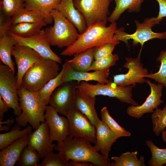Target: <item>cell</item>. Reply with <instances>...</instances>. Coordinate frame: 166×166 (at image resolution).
Returning <instances> with one entry per match:
<instances>
[{"label":"cell","mask_w":166,"mask_h":166,"mask_svg":"<svg viewBox=\"0 0 166 166\" xmlns=\"http://www.w3.org/2000/svg\"><path fill=\"white\" fill-rule=\"evenodd\" d=\"M88 140L68 136L57 143L54 149L61 153L68 161L89 162L94 166H110V160L100 154Z\"/></svg>","instance_id":"6da1fadb"},{"label":"cell","mask_w":166,"mask_h":166,"mask_svg":"<svg viewBox=\"0 0 166 166\" xmlns=\"http://www.w3.org/2000/svg\"><path fill=\"white\" fill-rule=\"evenodd\" d=\"M117 29L116 22L111 23L108 26L103 24L91 26L88 27L83 33L79 34L76 41L63 50L60 54L62 56H71L107 42H111L117 45L120 41L116 40L114 38Z\"/></svg>","instance_id":"7a4b0ae2"},{"label":"cell","mask_w":166,"mask_h":166,"mask_svg":"<svg viewBox=\"0 0 166 166\" xmlns=\"http://www.w3.org/2000/svg\"><path fill=\"white\" fill-rule=\"evenodd\" d=\"M19 105L22 110L15 121L21 127L28 123L36 129L42 122H45V112L46 105L40 96L38 91H30L21 86L18 90Z\"/></svg>","instance_id":"3957f363"},{"label":"cell","mask_w":166,"mask_h":166,"mask_svg":"<svg viewBox=\"0 0 166 166\" xmlns=\"http://www.w3.org/2000/svg\"><path fill=\"white\" fill-rule=\"evenodd\" d=\"M57 62L42 58L35 63L23 76L21 86L28 91H38L59 74Z\"/></svg>","instance_id":"277c9868"},{"label":"cell","mask_w":166,"mask_h":166,"mask_svg":"<svg viewBox=\"0 0 166 166\" xmlns=\"http://www.w3.org/2000/svg\"><path fill=\"white\" fill-rule=\"evenodd\" d=\"M51 14L54 24L44 30L50 45L61 48L72 45L79 34L76 27L57 10H53Z\"/></svg>","instance_id":"5b68a950"},{"label":"cell","mask_w":166,"mask_h":166,"mask_svg":"<svg viewBox=\"0 0 166 166\" xmlns=\"http://www.w3.org/2000/svg\"><path fill=\"white\" fill-rule=\"evenodd\" d=\"M135 85L121 86L115 84L112 80L107 84L97 83L92 84L85 81L78 83L77 89L83 93L93 96L98 95L115 98L119 101L137 106L139 105L132 97V90Z\"/></svg>","instance_id":"8992f818"},{"label":"cell","mask_w":166,"mask_h":166,"mask_svg":"<svg viewBox=\"0 0 166 166\" xmlns=\"http://www.w3.org/2000/svg\"><path fill=\"white\" fill-rule=\"evenodd\" d=\"M134 22L136 26V31L132 34H128L124 31V28H117L114 38L118 41L124 42L128 45V41L132 40V45H141L140 51L146 42L153 39H166V31L163 32H155L152 30V28L155 25L158 24L156 17L147 18L142 22L135 20Z\"/></svg>","instance_id":"52a82bcc"},{"label":"cell","mask_w":166,"mask_h":166,"mask_svg":"<svg viewBox=\"0 0 166 166\" xmlns=\"http://www.w3.org/2000/svg\"><path fill=\"white\" fill-rule=\"evenodd\" d=\"M112 0H73L76 9L82 14L87 28L95 24L106 25Z\"/></svg>","instance_id":"ba28073f"},{"label":"cell","mask_w":166,"mask_h":166,"mask_svg":"<svg viewBox=\"0 0 166 166\" xmlns=\"http://www.w3.org/2000/svg\"><path fill=\"white\" fill-rule=\"evenodd\" d=\"M7 65L0 63V97L14 110V115L22 113L19 101L16 76Z\"/></svg>","instance_id":"9c48e42d"},{"label":"cell","mask_w":166,"mask_h":166,"mask_svg":"<svg viewBox=\"0 0 166 166\" xmlns=\"http://www.w3.org/2000/svg\"><path fill=\"white\" fill-rule=\"evenodd\" d=\"M77 82L72 81L63 82L51 96L49 104L58 113L67 117L76 109L75 94Z\"/></svg>","instance_id":"30bf717a"},{"label":"cell","mask_w":166,"mask_h":166,"mask_svg":"<svg viewBox=\"0 0 166 166\" xmlns=\"http://www.w3.org/2000/svg\"><path fill=\"white\" fill-rule=\"evenodd\" d=\"M141 51L136 58H125L126 62L123 67L128 69L125 74H117L113 76V82L116 85L125 86L131 85H136V83H146V75L148 73V70L143 67L141 61Z\"/></svg>","instance_id":"8fae6325"},{"label":"cell","mask_w":166,"mask_h":166,"mask_svg":"<svg viewBox=\"0 0 166 166\" xmlns=\"http://www.w3.org/2000/svg\"><path fill=\"white\" fill-rule=\"evenodd\" d=\"M68 124L69 135L84 138L91 143L96 141V127L85 115L76 109L66 117Z\"/></svg>","instance_id":"7c38bea8"},{"label":"cell","mask_w":166,"mask_h":166,"mask_svg":"<svg viewBox=\"0 0 166 166\" xmlns=\"http://www.w3.org/2000/svg\"><path fill=\"white\" fill-rule=\"evenodd\" d=\"M146 83L149 86L150 93L145 101L141 105H131L127 109V113L130 117L139 118L147 113H152L157 108L163 101L161 98L164 86L161 84L157 85L152 83L148 79H146Z\"/></svg>","instance_id":"4fadbf2b"},{"label":"cell","mask_w":166,"mask_h":166,"mask_svg":"<svg viewBox=\"0 0 166 166\" xmlns=\"http://www.w3.org/2000/svg\"><path fill=\"white\" fill-rule=\"evenodd\" d=\"M9 32L11 36L17 41L18 44L31 48L43 58L53 60L58 63H61V59L51 49L44 30H41L36 34L28 38L20 37Z\"/></svg>","instance_id":"5bb4252c"},{"label":"cell","mask_w":166,"mask_h":166,"mask_svg":"<svg viewBox=\"0 0 166 166\" xmlns=\"http://www.w3.org/2000/svg\"><path fill=\"white\" fill-rule=\"evenodd\" d=\"M12 55L14 58L17 66L16 77L18 89L21 86L22 79L25 73L35 63L43 57L31 48L18 44L14 46Z\"/></svg>","instance_id":"9a60e30c"},{"label":"cell","mask_w":166,"mask_h":166,"mask_svg":"<svg viewBox=\"0 0 166 166\" xmlns=\"http://www.w3.org/2000/svg\"><path fill=\"white\" fill-rule=\"evenodd\" d=\"M50 105H47L45 114V122L49 128L51 140L59 143L69 135L68 124L67 117L60 116Z\"/></svg>","instance_id":"2e32d148"},{"label":"cell","mask_w":166,"mask_h":166,"mask_svg":"<svg viewBox=\"0 0 166 166\" xmlns=\"http://www.w3.org/2000/svg\"><path fill=\"white\" fill-rule=\"evenodd\" d=\"M56 144L51 140L49 127L45 122H42L38 128L30 134L27 146L36 150L43 159L45 156L52 152Z\"/></svg>","instance_id":"e0dca14e"},{"label":"cell","mask_w":166,"mask_h":166,"mask_svg":"<svg viewBox=\"0 0 166 166\" xmlns=\"http://www.w3.org/2000/svg\"><path fill=\"white\" fill-rule=\"evenodd\" d=\"M64 72L62 77V82L75 81L77 83L81 81H96L98 83L105 84L109 82V69L88 72H81L74 71L71 67L66 60L62 65Z\"/></svg>","instance_id":"ac0fdd59"},{"label":"cell","mask_w":166,"mask_h":166,"mask_svg":"<svg viewBox=\"0 0 166 166\" xmlns=\"http://www.w3.org/2000/svg\"><path fill=\"white\" fill-rule=\"evenodd\" d=\"M95 127L96 141L94 147L97 151L108 157L112 146L119 137L102 120Z\"/></svg>","instance_id":"d6986e66"},{"label":"cell","mask_w":166,"mask_h":166,"mask_svg":"<svg viewBox=\"0 0 166 166\" xmlns=\"http://www.w3.org/2000/svg\"><path fill=\"white\" fill-rule=\"evenodd\" d=\"M96 96L85 93L77 89L75 94L76 109L86 116L95 127L100 121L95 108Z\"/></svg>","instance_id":"ffe728a7"},{"label":"cell","mask_w":166,"mask_h":166,"mask_svg":"<svg viewBox=\"0 0 166 166\" xmlns=\"http://www.w3.org/2000/svg\"><path fill=\"white\" fill-rule=\"evenodd\" d=\"M55 9L74 25L80 34L82 33L87 29L85 18L75 7L73 0H61Z\"/></svg>","instance_id":"44dd1931"},{"label":"cell","mask_w":166,"mask_h":166,"mask_svg":"<svg viewBox=\"0 0 166 166\" xmlns=\"http://www.w3.org/2000/svg\"><path fill=\"white\" fill-rule=\"evenodd\" d=\"M30 134L19 139L0 152V166H14L27 146Z\"/></svg>","instance_id":"7402d4cb"},{"label":"cell","mask_w":166,"mask_h":166,"mask_svg":"<svg viewBox=\"0 0 166 166\" xmlns=\"http://www.w3.org/2000/svg\"><path fill=\"white\" fill-rule=\"evenodd\" d=\"M61 0H24V7L40 14L47 24L52 23L53 18L51 11L55 9Z\"/></svg>","instance_id":"603a6c76"},{"label":"cell","mask_w":166,"mask_h":166,"mask_svg":"<svg viewBox=\"0 0 166 166\" xmlns=\"http://www.w3.org/2000/svg\"><path fill=\"white\" fill-rule=\"evenodd\" d=\"M17 41L9 32L0 38V58L1 61L8 66L15 73L14 63L11 56L14 46L18 44Z\"/></svg>","instance_id":"cb8c5ba5"},{"label":"cell","mask_w":166,"mask_h":166,"mask_svg":"<svg viewBox=\"0 0 166 166\" xmlns=\"http://www.w3.org/2000/svg\"><path fill=\"white\" fill-rule=\"evenodd\" d=\"M115 7L108 18L111 23L116 22L126 10L130 13H138L141 10V4L144 0H113Z\"/></svg>","instance_id":"d4e9b609"},{"label":"cell","mask_w":166,"mask_h":166,"mask_svg":"<svg viewBox=\"0 0 166 166\" xmlns=\"http://www.w3.org/2000/svg\"><path fill=\"white\" fill-rule=\"evenodd\" d=\"M94 59V48H93L75 54L74 57L72 59L68 60V61L74 71L84 72L89 71Z\"/></svg>","instance_id":"484cf974"},{"label":"cell","mask_w":166,"mask_h":166,"mask_svg":"<svg viewBox=\"0 0 166 166\" xmlns=\"http://www.w3.org/2000/svg\"><path fill=\"white\" fill-rule=\"evenodd\" d=\"M12 24L21 22L33 23L42 26L47 24L43 16L39 13L23 7L17 10L12 16Z\"/></svg>","instance_id":"4316f807"},{"label":"cell","mask_w":166,"mask_h":166,"mask_svg":"<svg viewBox=\"0 0 166 166\" xmlns=\"http://www.w3.org/2000/svg\"><path fill=\"white\" fill-rule=\"evenodd\" d=\"M21 127L17 123L14 125L10 132L0 134V149L2 150L21 138L27 136L32 132V127L27 126L21 130Z\"/></svg>","instance_id":"83f0119b"},{"label":"cell","mask_w":166,"mask_h":166,"mask_svg":"<svg viewBox=\"0 0 166 166\" xmlns=\"http://www.w3.org/2000/svg\"><path fill=\"white\" fill-rule=\"evenodd\" d=\"M137 151L127 152L121 154L119 156H112L110 166H145V160L143 156L138 159Z\"/></svg>","instance_id":"f1b7e54d"},{"label":"cell","mask_w":166,"mask_h":166,"mask_svg":"<svg viewBox=\"0 0 166 166\" xmlns=\"http://www.w3.org/2000/svg\"><path fill=\"white\" fill-rule=\"evenodd\" d=\"M42 26L33 23L21 22L12 24L9 32L20 37L28 38L38 33Z\"/></svg>","instance_id":"f546056e"},{"label":"cell","mask_w":166,"mask_h":166,"mask_svg":"<svg viewBox=\"0 0 166 166\" xmlns=\"http://www.w3.org/2000/svg\"><path fill=\"white\" fill-rule=\"evenodd\" d=\"M102 120L107 125L110 130L120 138L130 136V132L121 126L110 115L107 108L105 106L101 110Z\"/></svg>","instance_id":"4dcf8cb0"},{"label":"cell","mask_w":166,"mask_h":166,"mask_svg":"<svg viewBox=\"0 0 166 166\" xmlns=\"http://www.w3.org/2000/svg\"><path fill=\"white\" fill-rule=\"evenodd\" d=\"M64 70V68L62 67L61 72L56 77L50 80L38 91L40 96L46 105L49 104L50 97L53 92L57 87L63 83L62 77Z\"/></svg>","instance_id":"1f68e13d"},{"label":"cell","mask_w":166,"mask_h":166,"mask_svg":"<svg viewBox=\"0 0 166 166\" xmlns=\"http://www.w3.org/2000/svg\"><path fill=\"white\" fill-rule=\"evenodd\" d=\"M146 144L150 149L152 154L148 162V165L161 166L166 165V148H159L151 140H147Z\"/></svg>","instance_id":"d6a6232c"},{"label":"cell","mask_w":166,"mask_h":166,"mask_svg":"<svg viewBox=\"0 0 166 166\" xmlns=\"http://www.w3.org/2000/svg\"><path fill=\"white\" fill-rule=\"evenodd\" d=\"M151 117L153 131L156 136H159L166 128V104L162 109L158 108L155 109Z\"/></svg>","instance_id":"836d02e7"},{"label":"cell","mask_w":166,"mask_h":166,"mask_svg":"<svg viewBox=\"0 0 166 166\" xmlns=\"http://www.w3.org/2000/svg\"><path fill=\"white\" fill-rule=\"evenodd\" d=\"M40 159L38 152L26 146L23 149L16 164L18 166H36L39 163Z\"/></svg>","instance_id":"e575fe53"},{"label":"cell","mask_w":166,"mask_h":166,"mask_svg":"<svg viewBox=\"0 0 166 166\" xmlns=\"http://www.w3.org/2000/svg\"><path fill=\"white\" fill-rule=\"evenodd\" d=\"M156 60L161 63L159 70L154 73H148L145 77L154 80L166 89V49L160 52Z\"/></svg>","instance_id":"d590c367"},{"label":"cell","mask_w":166,"mask_h":166,"mask_svg":"<svg viewBox=\"0 0 166 166\" xmlns=\"http://www.w3.org/2000/svg\"><path fill=\"white\" fill-rule=\"evenodd\" d=\"M36 166H70L67 160L60 153L50 152L43 159L42 163Z\"/></svg>","instance_id":"8d00e7d4"},{"label":"cell","mask_w":166,"mask_h":166,"mask_svg":"<svg viewBox=\"0 0 166 166\" xmlns=\"http://www.w3.org/2000/svg\"><path fill=\"white\" fill-rule=\"evenodd\" d=\"M23 7L24 0H0V12L10 17Z\"/></svg>","instance_id":"74e56055"},{"label":"cell","mask_w":166,"mask_h":166,"mask_svg":"<svg viewBox=\"0 0 166 166\" xmlns=\"http://www.w3.org/2000/svg\"><path fill=\"white\" fill-rule=\"evenodd\" d=\"M118 59L119 57L117 55L112 54L108 57L95 60L89 71L110 69V67L116 64Z\"/></svg>","instance_id":"f35d334b"},{"label":"cell","mask_w":166,"mask_h":166,"mask_svg":"<svg viewBox=\"0 0 166 166\" xmlns=\"http://www.w3.org/2000/svg\"><path fill=\"white\" fill-rule=\"evenodd\" d=\"M117 44L109 42L101 45L94 47L95 60L106 57L113 54V52Z\"/></svg>","instance_id":"ab89813d"},{"label":"cell","mask_w":166,"mask_h":166,"mask_svg":"<svg viewBox=\"0 0 166 166\" xmlns=\"http://www.w3.org/2000/svg\"><path fill=\"white\" fill-rule=\"evenodd\" d=\"M0 38L8 34L12 24V17L0 12Z\"/></svg>","instance_id":"60d3db41"},{"label":"cell","mask_w":166,"mask_h":166,"mask_svg":"<svg viewBox=\"0 0 166 166\" xmlns=\"http://www.w3.org/2000/svg\"><path fill=\"white\" fill-rule=\"evenodd\" d=\"M158 3L159 12L157 16L156 17L158 24L166 17V0H156Z\"/></svg>","instance_id":"b9f144b4"},{"label":"cell","mask_w":166,"mask_h":166,"mask_svg":"<svg viewBox=\"0 0 166 166\" xmlns=\"http://www.w3.org/2000/svg\"><path fill=\"white\" fill-rule=\"evenodd\" d=\"M14 118H10L8 120L3 121H0V131H7L10 128V126L14 123Z\"/></svg>","instance_id":"7bdbcfd3"},{"label":"cell","mask_w":166,"mask_h":166,"mask_svg":"<svg viewBox=\"0 0 166 166\" xmlns=\"http://www.w3.org/2000/svg\"><path fill=\"white\" fill-rule=\"evenodd\" d=\"M10 108L4 102L2 97H0V121H2L5 113L7 112Z\"/></svg>","instance_id":"ee69618b"},{"label":"cell","mask_w":166,"mask_h":166,"mask_svg":"<svg viewBox=\"0 0 166 166\" xmlns=\"http://www.w3.org/2000/svg\"><path fill=\"white\" fill-rule=\"evenodd\" d=\"M70 166H93L90 163L82 161H76L70 160L69 162Z\"/></svg>","instance_id":"f6af8a7d"},{"label":"cell","mask_w":166,"mask_h":166,"mask_svg":"<svg viewBox=\"0 0 166 166\" xmlns=\"http://www.w3.org/2000/svg\"><path fill=\"white\" fill-rule=\"evenodd\" d=\"M161 134L162 139L166 144V128L161 132Z\"/></svg>","instance_id":"bcb514c9"}]
</instances>
